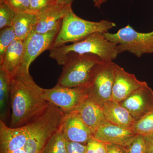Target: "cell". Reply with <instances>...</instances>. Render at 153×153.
I'll list each match as a JSON object with an SVG mask.
<instances>
[{
  "mask_svg": "<svg viewBox=\"0 0 153 153\" xmlns=\"http://www.w3.org/2000/svg\"><path fill=\"white\" fill-rule=\"evenodd\" d=\"M65 114L49 102L43 114L23 126L12 128L0 120V153H41L60 129Z\"/></svg>",
  "mask_w": 153,
  "mask_h": 153,
  "instance_id": "6da1fadb",
  "label": "cell"
},
{
  "mask_svg": "<svg viewBox=\"0 0 153 153\" xmlns=\"http://www.w3.org/2000/svg\"><path fill=\"white\" fill-rule=\"evenodd\" d=\"M43 89L35 82L29 71L20 69L12 76L10 127L26 125L44 113L49 102L42 98Z\"/></svg>",
  "mask_w": 153,
  "mask_h": 153,
  "instance_id": "7a4b0ae2",
  "label": "cell"
},
{
  "mask_svg": "<svg viewBox=\"0 0 153 153\" xmlns=\"http://www.w3.org/2000/svg\"><path fill=\"white\" fill-rule=\"evenodd\" d=\"M72 53L93 54L105 61H113L118 55L116 45L105 38L103 33L98 32L70 45L52 48L49 50V57L58 65H63L64 58Z\"/></svg>",
  "mask_w": 153,
  "mask_h": 153,
  "instance_id": "3957f363",
  "label": "cell"
},
{
  "mask_svg": "<svg viewBox=\"0 0 153 153\" xmlns=\"http://www.w3.org/2000/svg\"><path fill=\"white\" fill-rule=\"evenodd\" d=\"M116 26L114 23L107 20L94 22L81 19L71 9L63 18L52 48L78 42L93 33H107Z\"/></svg>",
  "mask_w": 153,
  "mask_h": 153,
  "instance_id": "277c9868",
  "label": "cell"
},
{
  "mask_svg": "<svg viewBox=\"0 0 153 153\" xmlns=\"http://www.w3.org/2000/svg\"><path fill=\"white\" fill-rule=\"evenodd\" d=\"M100 57L93 54H69L63 60L57 85L68 88L87 87Z\"/></svg>",
  "mask_w": 153,
  "mask_h": 153,
  "instance_id": "5b68a950",
  "label": "cell"
},
{
  "mask_svg": "<svg viewBox=\"0 0 153 153\" xmlns=\"http://www.w3.org/2000/svg\"><path fill=\"white\" fill-rule=\"evenodd\" d=\"M105 38L116 45L118 54L128 52L137 57L153 53V31L149 33L137 32L129 25L117 33H103Z\"/></svg>",
  "mask_w": 153,
  "mask_h": 153,
  "instance_id": "8992f818",
  "label": "cell"
},
{
  "mask_svg": "<svg viewBox=\"0 0 153 153\" xmlns=\"http://www.w3.org/2000/svg\"><path fill=\"white\" fill-rule=\"evenodd\" d=\"M115 65L113 61L100 62L86 87L88 97L101 106L111 100Z\"/></svg>",
  "mask_w": 153,
  "mask_h": 153,
  "instance_id": "52a82bcc",
  "label": "cell"
},
{
  "mask_svg": "<svg viewBox=\"0 0 153 153\" xmlns=\"http://www.w3.org/2000/svg\"><path fill=\"white\" fill-rule=\"evenodd\" d=\"M42 98L65 113L76 111L88 97L87 87L68 88L56 84L49 89H43Z\"/></svg>",
  "mask_w": 153,
  "mask_h": 153,
  "instance_id": "ba28073f",
  "label": "cell"
},
{
  "mask_svg": "<svg viewBox=\"0 0 153 153\" xmlns=\"http://www.w3.org/2000/svg\"><path fill=\"white\" fill-rule=\"evenodd\" d=\"M59 30L46 33L32 31L24 40V55L23 63L20 69L29 71L30 65L44 51L52 49Z\"/></svg>",
  "mask_w": 153,
  "mask_h": 153,
  "instance_id": "9c48e42d",
  "label": "cell"
},
{
  "mask_svg": "<svg viewBox=\"0 0 153 153\" xmlns=\"http://www.w3.org/2000/svg\"><path fill=\"white\" fill-rule=\"evenodd\" d=\"M137 135L132 128L123 127L106 120L94 130L93 137L105 143L126 147Z\"/></svg>",
  "mask_w": 153,
  "mask_h": 153,
  "instance_id": "30bf717a",
  "label": "cell"
},
{
  "mask_svg": "<svg viewBox=\"0 0 153 153\" xmlns=\"http://www.w3.org/2000/svg\"><path fill=\"white\" fill-rule=\"evenodd\" d=\"M119 103L139 120L153 108V90L146 83Z\"/></svg>",
  "mask_w": 153,
  "mask_h": 153,
  "instance_id": "8fae6325",
  "label": "cell"
},
{
  "mask_svg": "<svg viewBox=\"0 0 153 153\" xmlns=\"http://www.w3.org/2000/svg\"><path fill=\"white\" fill-rule=\"evenodd\" d=\"M67 141L86 145L93 132L82 120L76 111L65 113L60 127Z\"/></svg>",
  "mask_w": 153,
  "mask_h": 153,
  "instance_id": "7c38bea8",
  "label": "cell"
},
{
  "mask_svg": "<svg viewBox=\"0 0 153 153\" xmlns=\"http://www.w3.org/2000/svg\"><path fill=\"white\" fill-rule=\"evenodd\" d=\"M146 83L116 64L111 100L120 102Z\"/></svg>",
  "mask_w": 153,
  "mask_h": 153,
  "instance_id": "4fadbf2b",
  "label": "cell"
},
{
  "mask_svg": "<svg viewBox=\"0 0 153 153\" xmlns=\"http://www.w3.org/2000/svg\"><path fill=\"white\" fill-rule=\"evenodd\" d=\"M71 9V6L58 4L55 3L43 13L36 15V23L33 31L46 33L60 29L63 18Z\"/></svg>",
  "mask_w": 153,
  "mask_h": 153,
  "instance_id": "5bb4252c",
  "label": "cell"
},
{
  "mask_svg": "<svg viewBox=\"0 0 153 153\" xmlns=\"http://www.w3.org/2000/svg\"><path fill=\"white\" fill-rule=\"evenodd\" d=\"M24 55V40L15 39L0 60V66L11 76L15 75L22 67Z\"/></svg>",
  "mask_w": 153,
  "mask_h": 153,
  "instance_id": "9a60e30c",
  "label": "cell"
},
{
  "mask_svg": "<svg viewBox=\"0 0 153 153\" xmlns=\"http://www.w3.org/2000/svg\"><path fill=\"white\" fill-rule=\"evenodd\" d=\"M101 106L106 120L123 127L132 128L135 120L119 102L110 100Z\"/></svg>",
  "mask_w": 153,
  "mask_h": 153,
  "instance_id": "2e32d148",
  "label": "cell"
},
{
  "mask_svg": "<svg viewBox=\"0 0 153 153\" xmlns=\"http://www.w3.org/2000/svg\"><path fill=\"white\" fill-rule=\"evenodd\" d=\"M76 111L85 124L94 132L106 120L101 105L88 97Z\"/></svg>",
  "mask_w": 153,
  "mask_h": 153,
  "instance_id": "e0dca14e",
  "label": "cell"
},
{
  "mask_svg": "<svg viewBox=\"0 0 153 153\" xmlns=\"http://www.w3.org/2000/svg\"><path fill=\"white\" fill-rule=\"evenodd\" d=\"M12 76L0 66V120L7 125L10 116Z\"/></svg>",
  "mask_w": 153,
  "mask_h": 153,
  "instance_id": "ac0fdd59",
  "label": "cell"
},
{
  "mask_svg": "<svg viewBox=\"0 0 153 153\" xmlns=\"http://www.w3.org/2000/svg\"><path fill=\"white\" fill-rule=\"evenodd\" d=\"M36 16L29 12L16 13L12 27L17 39L25 40L33 31L36 24Z\"/></svg>",
  "mask_w": 153,
  "mask_h": 153,
  "instance_id": "d6986e66",
  "label": "cell"
},
{
  "mask_svg": "<svg viewBox=\"0 0 153 153\" xmlns=\"http://www.w3.org/2000/svg\"><path fill=\"white\" fill-rule=\"evenodd\" d=\"M41 153H67L66 140L60 128L48 140Z\"/></svg>",
  "mask_w": 153,
  "mask_h": 153,
  "instance_id": "ffe728a7",
  "label": "cell"
},
{
  "mask_svg": "<svg viewBox=\"0 0 153 153\" xmlns=\"http://www.w3.org/2000/svg\"><path fill=\"white\" fill-rule=\"evenodd\" d=\"M132 129L137 134L145 137L153 132V108L144 116L136 121Z\"/></svg>",
  "mask_w": 153,
  "mask_h": 153,
  "instance_id": "44dd1931",
  "label": "cell"
},
{
  "mask_svg": "<svg viewBox=\"0 0 153 153\" xmlns=\"http://www.w3.org/2000/svg\"><path fill=\"white\" fill-rule=\"evenodd\" d=\"M13 27L5 28L0 32V60L2 58L6 50L9 46L16 39Z\"/></svg>",
  "mask_w": 153,
  "mask_h": 153,
  "instance_id": "7402d4cb",
  "label": "cell"
},
{
  "mask_svg": "<svg viewBox=\"0 0 153 153\" xmlns=\"http://www.w3.org/2000/svg\"><path fill=\"white\" fill-rule=\"evenodd\" d=\"M16 13L5 3L0 4V30L11 27Z\"/></svg>",
  "mask_w": 153,
  "mask_h": 153,
  "instance_id": "603a6c76",
  "label": "cell"
},
{
  "mask_svg": "<svg viewBox=\"0 0 153 153\" xmlns=\"http://www.w3.org/2000/svg\"><path fill=\"white\" fill-rule=\"evenodd\" d=\"M126 148L127 153H146L145 137L141 135H137Z\"/></svg>",
  "mask_w": 153,
  "mask_h": 153,
  "instance_id": "cb8c5ba5",
  "label": "cell"
},
{
  "mask_svg": "<svg viewBox=\"0 0 153 153\" xmlns=\"http://www.w3.org/2000/svg\"><path fill=\"white\" fill-rule=\"evenodd\" d=\"M55 3L51 0H30L29 13L38 15L46 11Z\"/></svg>",
  "mask_w": 153,
  "mask_h": 153,
  "instance_id": "d4e9b609",
  "label": "cell"
},
{
  "mask_svg": "<svg viewBox=\"0 0 153 153\" xmlns=\"http://www.w3.org/2000/svg\"><path fill=\"white\" fill-rule=\"evenodd\" d=\"M86 153H107L106 143L92 136L86 144Z\"/></svg>",
  "mask_w": 153,
  "mask_h": 153,
  "instance_id": "484cf974",
  "label": "cell"
},
{
  "mask_svg": "<svg viewBox=\"0 0 153 153\" xmlns=\"http://www.w3.org/2000/svg\"><path fill=\"white\" fill-rule=\"evenodd\" d=\"M16 13L29 12L30 0H4V3Z\"/></svg>",
  "mask_w": 153,
  "mask_h": 153,
  "instance_id": "4316f807",
  "label": "cell"
},
{
  "mask_svg": "<svg viewBox=\"0 0 153 153\" xmlns=\"http://www.w3.org/2000/svg\"><path fill=\"white\" fill-rule=\"evenodd\" d=\"M67 153H86V145L66 141Z\"/></svg>",
  "mask_w": 153,
  "mask_h": 153,
  "instance_id": "83f0119b",
  "label": "cell"
},
{
  "mask_svg": "<svg viewBox=\"0 0 153 153\" xmlns=\"http://www.w3.org/2000/svg\"><path fill=\"white\" fill-rule=\"evenodd\" d=\"M107 153H127L126 147L114 144L106 143Z\"/></svg>",
  "mask_w": 153,
  "mask_h": 153,
  "instance_id": "f1b7e54d",
  "label": "cell"
},
{
  "mask_svg": "<svg viewBox=\"0 0 153 153\" xmlns=\"http://www.w3.org/2000/svg\"><path fill=\"white\" fill-rule=\"evenodd\" d=\"M144 137L146 153H153V132Z\"/></svg>",
  "mask_w": 153,
  "mask_h": 153,
  "instance_id": "f546056e",
  "label": "cell"
},
{
  "mask_svg": "<svg viewBox=\"0 0 153 153\" xmlns=\"http://www.w3.org/2000/svg\"><path fill=\"white\" fill-rule=\"evenodd\" d=\"M74 0H56V4L66 6H71Z\"/></svg>",
  "mask_w": 153,
  "mask_h": 153,
  "instance_id": "4dcf8cb0",
  "label": "cell"
},
{
  "mask_svg": "<svg viewBox=\"0 0 153 153\" xmlns=\"http://www.w3.org/2000/svg\"><path fill=\"white\" fill-rule=\"evenodd\" d=\"M94 3V6L96 7L100 8V6L103 3H105L107 0H93Z\"/></svg>",
  "mask_w": 153,
  "mask_h": 153,
  "instance_id": "1f68e13d",
  "label": "cell"
},
{
  "mask_svg": "<svg viewBox=\"0 0 153 153\" xmlns=\"http://www.w3.org/2000/svg\"><path fill=\"white\" fill-rule=\"evenodd\" d=\"M4 0H0V4H3L4 3Z\"/></svg>",
  "mask_w": 153,
  "mask_h": 153,
  "instance_id": "d6a6232c",
  "label": "cell"
},
{
  "mask_svg": "<svg viewBox=\"0 0 153 153\" xmlns=\"http://www.w3.org/2000/svg\"><path fill=\"white\" fill-rule=\"evenodd\" d=\"M53 2H56V0H51Z\"/></svg>",
  "mask_w": 153,
  "mask_h": 153,
  "instance_id": "836d02e7",
  "label": "cell"
}]
</instances>
